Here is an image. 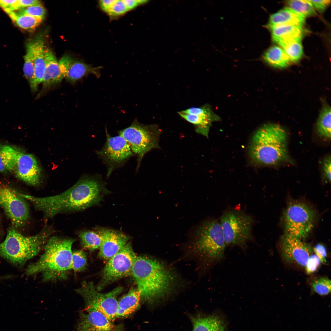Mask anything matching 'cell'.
I'll use <instances>...</instances> for the list:
<instances>
[{"mask_svg":"<svg viewBox=\"0 0 331 331\" xmlns=\"http://www.w3.org/2000/svg\"><path fill=\"white\" fill-rule=\"evenodd\" d=\"M106 135L103 147L96 153L107 166V175L108 177L115 169L122 166L134 154L129 143L121 136H112L106 128Z\"/></svg>","mask_w":331,"mask_h":331,"instance_id":"11","label":"cell"},{"mask_svg":"<svg viewBox=\"0 0 331 331\" xmlns=\"http://www.w3.org/2000/svg\"><path fill=\"white\" fill-rule=\"evenodd\" d=\"M331 108L327 105L322 108L317 120L316 128L318 135L327 140H330L331 135Z\"/></svg>","mask_w":331,"mask_h":331,"instance_id":"29","label":"cell"},{"mask_svg":"<svg viewBox=\"0 0 331 331\" xmlns=\"http://www.w3.org/2000/svg\"><path fill=\"white\" fill-rule=\"evenodd\" d=\"M195 233L191 246L206 268H211L224 260L226 246L220 222L216 219L206 220Z\"/></svg>","mask_w":331,"mask_h":331,"instance_id":"6","label":"cell"},{"mask_svg":"<svg viewBox=\"0 0 331 331\" xmlns=\"http://www.w3.org/2000/svg\"><path fill=\"white\" fill-rule=\"evenodd\" d=\"M102 237L98 257L109 260L121 250L127 243L129 238L120 232L112 229H102L98 230Z\"/></svg>","mask_w":331,"mask_h":331,"instance_id":"19","label":"cell"},{"mask_svg":"<svg viewBox=\"0 0 331 331\" xmlns=\"http://www.w3.org/2000/svg\"><path fill=\"white\" fill-rule=\"evenodd\" d=\"M321 263L320 259L315 254H311L305 266L306 273L309 274L315 272Z\"/></svg>","mask_w":331,"mask_h":331,"instance_id":"39","label":"cell"},{"mask_svg":"<svg viewBox=\"0 0 331 331\" xmlns=\"http://www.w3.org/2000/svg\"><path fill=\"white\" fill-rule=\"evenodd\" d=\"M87 265L86 253L81 250L72 251L71 257V270L75 272L83 271Z\"/></svg>","mask_w":331,"mask_h":331,"instance_id":"34","label":"cell"},{"mask_svg":"<svg viewBox=\"0 0 331 331\" xmlns=\"http://www.w3.org/2000/svg\"><path fill=\"white\" fill-rule=\"evenodd\" d=\"M322 169L324 177L329 182L331 179V159L330 156H328L324 159L322 163Z\"/></svg>","mask_w":331,"mask_h":331,"instance_id":"41","label":"cell"},{"mask_svg":"<svg viewBox=\"0 0 331 331\" xmlns=\"http://www.w3.org/2000/svg\"><path fill=\"white\" fill-rule=\"evenodd\" d=\"M261 59L270 66L280 68L287 67L291 62L284 50L277 46L267 49L262 55Z\"/></svg>","mask_w":331,"mask_h":331,"instance_id":"25","label":"cell"},{"mask_svg":"<svg viewBox=\"0 0 331 331\" xmlns=\"http://www.w3.org/2000/svg\"><path fill=\"white\" fill-rule=\"evenodd\" d=\"M77 331H125L122 324H115L101 313L84 310L79 311Z\"/></svg>","mask_w":331,"mask_h":331,"instance_id":"15","label":"cell"},{"mask_svg":"<svg viewBox=\"0 0 331 331\" xmlns=\"http://www.w3.org/2000/svg\"><path fill=\"white\" fill-rule=\"evenodd\" d=\"M287 3L290 8L305 17L316 14L310 0H292Z\"/></svg>","mask_w":331,"mask_h":331,"instance_id":"32","label":"cell"},{"mask_svg":"<svg viewBox=\"0 0 331 331\" xmlns=\"http://www.w3.org/2000/svg\"><path fill=\"white\" fill-rule=\"evenodd\" d=\"M280 243L282 256L285 261L305 266L313 252L310 245L286 234L282 236Z\"/></svg>","mask_w":331,"mask_h":331,"instance_id":"14","label":"cell"},{"mask_svg":"<svg viewBox=\"0 0 331 331\" xmlns=\"http://www.w3.org/2000/svg\"><path fill=\"white\" fill-rule=\"evenodd\" d=\"M34 40L29 42L26 47V53L24 56V63L23 71L25 77L28 81L32 92L38 89L34 72Z\"/></svg>","mask_w":331,"mask_h":331,"instance_id":"26","label":"cell"},{"mask_svg":"<svg viewBox=\"0 0 331 331\" xmlns=\"http://www.w3.org/2000/svg\"><path fill=\"white\" fill-rule=\"evenodd\" d=\"M45 67L42 82L43 91L61 82L64 78L61 73L59 61L52 51L45 48Z\"/></svg>","mask_w":331,"mask_h":331,"instance_id":"21","label":"cell"},{"mask_svg":"<svg viewBox=\"0 0 331 331\" xmlns=\"http://www.w3.org/2000/svg\"><path fill=\"white\" fill-rule=\"evenodd\" d=\"M34 40V75L36 83L38 85L43 82L45 70L44 38L42 34H38Z\"/></svg>","mask_w":331,"mask_h":331,"instance_id":"24","label":"cell"},{"mask_svg":"<svg viewBox=\"0 0 331 331\" xmlns=\"http://www.w3.org/2000/svg\"><path fill=\"white\" fill-rule=\"evenodd\" d=\"M137 256L129 243L109 259L101 273L99 288L123 277L131 275L132 268Z\"/></svg>","mask_w":331,"mask_h":331,"instance_id":"13","label":"cell"},{"mask_svg":"<svg viewBox=\"0 0 331 331\" xmlns=\"http://www.w3.org/2000/svg\"><path fill=\"white\" fill-rule=\"evenodd\" d=\"M64 78L74 83L89 74L97 78L101 76V66L94 67L83 62L76 60L68 54L63 56L59 61Z\"/></svg>","mask_w":331,"mask_h":331,"instance_id":"17","label":"cell"},{"mask_svg":"<svg viewBox=\"0 0 331 331\" xmlns=\"http://www.w3.org/2000/svg\"><path fill=\"white\" fill-rule=\"evenodd\" d=\"M52 233L50 228H45L36 235L25 236L10 228L5 239L0 243V256L14 265L22 267L38 253Z\"/></svg>","mask_w":331,"mask_h":331,"instance_id":"5","label":"cell"},{"mask_svg":"<svg viewBox=\"0 0 331 331\" xmlns=\"http://www.w3.org/2000/svg\"><path fill=\"white\" fill-rule=\"evenodd\" d=\"M191 320L193 331H225L223 321L216 316L193 317Z\"/></svg>","mask_w":331,"mask_h":331,"instance_id":"27","label":"cell"},{"mask_svg":"<svg viewBox=\"0 0 331 331\" xmlns=\"http://www.w3.org/2000/svg\"><path fill=\"white\" fill-rule=\"evenodd\" d=\"M314 7L317 10L322 12L325 10L330 2V0H310Z\"/></svg>","mask_w":331,"mask_h":331,"instance_id":"42","label":"cell"},{"mask_svg":"<svg viewBox=\"0 0 331 331\" xmlns=\"http://www.w3.org/2000/svg\"><path fill=\"white\" fill-rule=\"evenodd\" d=\"M79 237L82 246L89 251L96 249L101 245L102 237L99 231H83L79 234Z\"/></svg>","mask_w":331,"mask_h":331,"instance_id":"31","label":"cell"},{"mask_svg":"<svg viewBox=\"0 0 331 331\" xmlns=\"http://www.w3.org/2000/svg\"><path fill=\"white\" fill-rule=\"evenodd\" d=\"M40 4L41 2L38 0H16L11 6L5 11L7 13Z\"/></svg>","mask_w":331,"mask_h":331,"instance_id":"38","label":"cell"},{"mask_svg":"<svg viewBox=\"0 0 331 331\" xmlns=\"http://www.w3.org/2000/svg\"><path fill=\"white\" fill-rule=\"evenodd\" d=\"M301 42L298 41L291 42L282 47L291 62H297L303 56V48Z\"/></svg>","mask_w":331,"mask_h":331,"instance_id":"33","label":"cell"},{"mask_svg":"<svg viewBox=\"0 0 331 331\" xmlns=\"http://www.w3.org/2000/svg\"><path fill=\"white\" fill-rule=\"evenodd\" d=\"M331 281L326 277H321L314 280L312 283L314 291L321 295H325L331 292Z\"/></svg>","mask_w":331,"mask_h":331,"instance_id":"36","label":"cell"},{"mask_svg":"<svg viewBox=\"0 0 331 331\" xmlns=\"http://www.w3.org/2000/svg\"><path fill=\"white\" fill-rule=\"evenodd\" d=\"M128 11L123 0H116L107 13L110 20H115L125 14Z\"/></svg>","mask_w":331,"mask_h":331,"instance_id":"37","label":"cell"},{"mask_svg":"<svg viewBox=\"0 0 331 331\" xmlns=\"http://www.w3.org/2000/svg\"><path fill=\"white\" fill-rule=\"evenodd\" d=\"M141 300L137 289L132 288L118 301L116 318L127 317L139 307Z\"/></svg>","mask_w":331,"mask_h":331,"instance_id":"22","label":"cell"},{"mask_svg":"<svg viewBox=\"0 0 331 331\" xmlns=\"http://www.w3.org/2000/svg\"><path fill=\"white\" fill-rule=\"evenodd\" d=\"M123 290L122 287H118L110 292L101 293L96 289L92 282L84 281L76 291L84 299V310L99 312L113 321L116 318L118 309L117 297Z\"/></svg>","mask_w":331,"mask_h":331,"instance_id":"9","label":"cell"},{"mask_svg":"<svg viewBox=\"0 0 331 331\" xmlns=\"http://www.w3.org/2000/svg\"><path fill=\"white\" fill-rule=\"evenodd\" d=\"M191 112L192 115L181 111L178 113L183 118L194 125L196 133L207 137L212 123L220 120V117L213 112L208 104L199 107H194L192 109Z\"/></svg>","mask_w":331,"mask_h":331,"instance_id":"18","label":"cell"},{"mask_svg":"<svg viewBox=\"0 0 331 331\" xmlns=\"http://www.w3.org/2000/svg\"><path fill=\"white\" fill-rule=\"evenodd\" d=\"M287 135L280 125L267 124L255 133L249 148L250 157L260 164L274 165L288 156Z\"/></svg>","mask_w":331,"mask_h":331,"instance_id":"4","label":"cell"},{"mask_svg":"<svg viewBox=\"0 0 331 331\" xmlns=\"http://www.w3.org/2000/svg\"><path fill=\"white\" fill-rule=\"evenodd\" d=\"M264 27L271 31L272 41L282 47L290 43L301 41L304 33L302 27L293 25H266Z\"/></svg>","mask_w":331,"mask_h":331,"instance_id":"20","label":"cell"},{"mask_svg":"<svg viewBox=\"0 0 331 331\" xmlns=\"http://www.w3.org/2000/svg\"><path fill=\"white\" fill-rule=\"evenodd\" d=\"M16 0H0V7L5 10L10 8Z\"/></svg>","mask_w":331,"mask_h":331,"instance_id":"45","label":"cell"},{"mask_svg":"<svg viewBox=\"0 0 331 331\" xmlns=\"http://www.w3.org/2000/svg\"><path fill=\"white\" fill-rule=\"evenodd\" d=\"M0 231H1V221H0Z\"/></svg>","mask_w":331,"mask_h":331,"instance_id":"46","label":"cell"},{"mask_svg":"<svg viewBox=\"0 0 331 331\" xmlns=\"http://www.w3.org/2000/svg\"><path fill=\"white\" fill-rule=\"evenodd\" d=\"M105 184L100 175L85 177L71 188L54 196L38 197L20 193L29 200L37 210L47 218L58 214L84 210L99 204L105 191Z\"/></svg>","mask_w":331,"mask_h":331,"instance_id":"1","label":"cell"},{"mask_svg":"<svg viewBox=\"0 0 331 331\" xmlns=\"http://www.w3.org/2000/svg\"><path fill=\"white\" fill-rule=\"evenodd\" d=\"M131 275L141 299L152 303L173 293L178 285L176 275L162 263L145 257L137 256Z\"/></svg>","mask_w":331,"mask_h":331,"instance_id":"2","label":"cell"},{"mask_svg":"<svg viewBox=\"0 0 331 331\" xmlns=\"http://www.w3.org/2000/svg\"><path fill=\"white\" fill-rule=\"evenodd\" d=\"M48 240L44 253L36 262L28 266L25 274H40L45 282L66 280L71 270V249L75 239L53 236Z\"/></svg>","mask_w":331,"mask_h":331,"instance_id":"3","label":"cell"},{"mask_svg":"<svg viewBox=\"0 0 331 331\" xmlns=\"http://www.w3.org/2000/svg\"><path fill=\"white\" fill-rule=\"evenodd\" d=\"M118 132L137 156V171L146 153L154 149L160 148L159 142L162 131L157 124H144L136 118L130 126Z\"/></svg>","mask_w":331,"mask_h":331,"instance_id":"7","label":"cell"},{"mask_svg":"<svg viewBox=\"0 0 331 331\" xmlns=\"http://www.w3.org/2000/svg\"><path fill=\"white\" fill-rule=\"evenodd\" d=\"M19 151L10 146L0 144V172L13 171Z\"/></svg>","mask_w":331,"mask_h":331,"instance_id":"28","label":"cell"},{"mask_svg":"<svg viewBox=\"0 0 331 331\" xmlns=\"http://www.w3.org/2000/svg\"><path fill=\"white\" fill-rule=\"evenodd\" d=\"M16 13L29 15L44 20L46 13L45 9L41 4L22 8L14 11Z\"/></svg>","mask_w":331,"mask_h":331,"instance_id":"35","label":"cell"},{"mask_svg":"<svg viewBox=\"0 0 331 331\" xmlns=\"http://www.w3.org/2000/svg\"><path fill=\"white\" fill-rule=\"evenodd\" d=\"M13 172L17 178L28 185L36 186L40 184L41 169L32 154L19 150Z\"/></svg>","mask_w":331,"mask_h":331,"instance_id":"16","label":"cell"},{"mask_svg":"<svg viewBox=\"0 0 331 331\" xmlns=\"http://www.w3.org/2000/svg\"><path fill=\"white\" fill-rule=\"evenodd\" d=\"M115 1L116 0H100L98 2L99 7L103 12L107 13Z\"/></svg>","mask_w":331,"mask_h":331,"instance_id":"44","label":"cell"},{"mask_svg":"<svg viewBox=\"0 0 331 331\" xmlns=\"http://www.w3.org/2000/svg\"><path fill=\"white\" fill-rule=\"evenodd\" d=\"M2 278V277H0V278Z\"/></svg>","mask_w":331,"mask_h":331,"instance_id":"47","label":"cell"},{"mask_svg":"<svg viewBox=\"0 0 331 331\" xmlns=\"http://www.w3.org/2000/svg\"><path fill=\"white\" fill-rule=\"evenodd\" d=\"M305 17L289 7H287L271 15L268 23L266 25L274 26L291 24L303 27Z\"/></svg>","mask_w":331,"mask_h":331,"instance_id":"23","label":"cell"},{"mask_svg":"<svg viewBox=\"0 0 331 331\" xmlns=\"http://www.w3.org/2000/svg\"><path fill=\"white\" fill-rule=\"evenodd\" d=\"M313 249V252L318 257L321 263L326 264L327 263L326 259L327 254L325 247L322 244L319 243L316 245Z\"/></svg>","mask_w":331,"mask_h":331,"instance_id":"40","label":"cell"},{"mask_svg":"<svg viewBox=\"0 0 331 331\" xmlns=\"http://www.w3.org/2000/svg\"><path fill=\"white\" fill-rule=\"evenodd\" d=\"M7 13L13 21L18 26L29 31L35 29L43 20L29 15L18 14L14 11Z\"/></svg>","mask_w":331,"mask_h":331,"instance_id":"30","label":"cell"},{"mask_svg":"<svg viewBox=\"0 0 331 331\" xmlns=\"http://www.w3.org/2000/svg\"><path fill=\"white\" fill-rule=\"evenodd\" d=\"M315 211L300 202L290 204L285 209L283 223L285 234L301 240L306 239L313 230L316 219Z\"/></svg>","mask_w":331,"mask_h":331,"instance_id":"10","label":"cell"},{"mask_svg":"<svg viewBox=\"0 0 331 331\" xmlns=\"http://www.w3.org/2000/svg\"><path fill=\"white\" fill-rule=\"evenodd\" d=\"M253 217L242 211L228 210L220 218V224L227 246H236L245 251L248 242L253 241Z\"/></svg>","mask_w":331,"mask_h":331,"instance_id":"8","label":"cell"},{"mask_svg":"<svg viewBox=\"0 0 331 331\" xmlns=\"http://www.w3.org/2000/svg\"><path fill=\"white\" fill-rule=\"evenodd\" d=\"M0 207L15 227L23 226L29 219V209L25 199L19 192L9 187H0Z\"/></svg>","mask_w":331,"mask_h":331,"instance_id":"12","label":"cell"},{"mask_svg":"<svg viewBox=\"0 0 331 331\" xmlns=\"http://www.w3.org/2000/svg\"><path fill=\"white\" fill-rule=\"evenodd\" d=\"M128 11L133 10L140 5L143 4L147 2L146 0H123Z\"/></svg>","mask_w":331,"mask_h":331,"instance_id":"43","label":"cell"}]
</instances>
